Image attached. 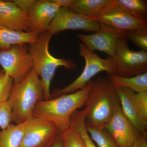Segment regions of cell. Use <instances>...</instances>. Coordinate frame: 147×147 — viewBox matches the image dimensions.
<instances>
[{
  "label": "cell",
  "mask_w": 147,
  "mask_h": 147,
  "mask_svg": "<svg viewBox=\"0 0 147 147\" xmlns=\"http://www.w3.org/2000/svg\"><path fill=\"white\" fill-rule=\"evenodd\" d=\"M119 102L115 88L108 76H98L92 80L91 88L84 105L86 125L104 128Z\"/></svg>",
  "instance_id": "1"
},
{
  "label": "cell",
  "mask_w": 147,
  "mask_h": 147,
  "mask_svg": "<svg viewBox=\"0 0 147 147\" xmlns=\"http://www.w3.org/2000/svg\"><path fill=\"white\" fill-rule=\"evenodd\" d=\"M92 86V80L83 89L63 94L37 103L33 116L52 122L60 133L69 128L70 117L76 110L84 106Z\"/></svg>",
  "instance_id": "2"
},
{
  "label": "cell",
  "mask_w": 147,
  "mask_h": 147,
  "mask_svg": "<svg viewBox=\"0 0 147 147\" xmlns=\"http://www.w3.org/2000/svg\"><path fill=\"white\" fill-rule=\"evenodd\" d=\"M52 36L47 31L40 34L36 40L29 45L32 69L42 81L45 100L52 98L50 86L58 67L62 66L66 69L74 70L77 67L73 61L57 58L50 54L49 45Z\"/></svg>",
  "instance_id": "3"
},
{
  "label": "cell",
  "mask_w": 147,
  "mask_h": 147,
  "mask_svg": "<svg viewBox=\"0 0 147 147\" xmlns=\"http://www.w3.org/2000/svg\"><path fill=\"white\" fill-rule=\"evenodd\" d=\"M44 100L42 81L32 69L22 80L14 83L8 101L12 110L13 122L22 123L33 117L37 103Z\"/></svg>",
  "instance_id": "4"
},
{
  "label": "cell",
  "mask_w": 147,
  "mask_h": 147,
  "mask_svg": "<svg viewBox=\"0 0 147 147\" xmlns=\"http://www.w3.org/2000/svg\"><path fill=\"white\" fill-rule=\"evenodd\" d=\"M79 55L85 59L84 70L80 76L68 86L63 88L53 90L51 92L52 98L83 89L93 77L101 71H105L108 74L116 75V63L113 58L108 57L106 59H102L83 43H79Z\"/></svg>",
  "instance_id": "5"
},
{
  "label": "cell",
  "mask_w": 147,
  "mask_h": 147,
  "mask_svg": "<svg viewBox=\"0 0 147 147\" xmlns=\"http://www.w3.org/2000/svg\"><path fill=\"white\" fill-rule=\"evenodd\" d=\"M113 59L116 63V75L129 77L147 72V51L131 50L126 38L119 40Z\"/></svg>",
  "instance_id": "6"
},
{
  "label": "cell",
  "mask_w": 147,
  "mask_h": 147,
  "mask_svg": "<svg viewBox=\"0 0 147 147\" xmlns=\"http://www.w3.org/2000/svg\"><path fill=\"white\" fill-rule=\"evenodd\" d=\"M0 65L13 83L21 81L32 69L29 45H14L0 50Z\"/></svg>",
  "instance_id": "7"
},
{
  "label": "cell",
  "mask_w": 147,
  "mask_h": 147,
  "mask_svg": "<svg viewBox=\"0 0 147 147\" xmlns=\"http://www.w3.org/2000/svg\"><path fill=\"white\" fill-rule=\"evenodd\" d=\"M90 20L125 32L147 28V21L131 16L111 3L94 15L86 16Z\"/></svg>",
  "instance_id": "8"
},
{
  "label": "cell",
  "mask_w": 147,
  "mask_h": 147,
  "mask_svg": "<svg viewBox=\"0 0 147 147\" xmlns=\"http://www.w3.org/2000/svg\"><path fill=\"white\" fill-rule=\"evenodd\" d=\"M98 24L99 29L98 31L89 35L78 33L76 36L90 50L94 52L97 50L103 52L107 54L108 57L113 58L119 40L126 38L127 32L105 24Z\"/></svg>",
  "instance_id": "9"
},
{
  "label": "cell",
  "mask_w": 147,
  "mask_h": 147,
  "mask_svg": "<svg viewBox=\"0 0 147 147\" xmlns=\"http://www.w3.org/2000/svg\"><path fill=\"white\" fill-rule=\"evenodd\" d=\"M104 128L121 147H131L142 135L125 115L119 102Z\"/></svg>",
  "instance_id": "10"
},
{
  "label": "cell",
  "mask_w": 147,
  "mask_h": 147,
  "mask_svg": "<svg viewBox=\"0 0 147 147\" xmlns=\"http://www.w3.org/2000/svg\"><path fill=\"white\" fill-rule=\"evenodd\" d=\"M99 24L71 10L60 7L48 28L52 35L67 30H80L86 32H97Z\"/></svg>",
  "instance_id": "11"
},
{
  "label": "cell",
  "mask_w": 147,
  "mask_h": 147,
  "mask_svg": "<svg viewBox=\"0 0 147 147\" xmlns=\"http://www.w3.org/2000/svg\"><path fill=\"white\" fill-rule=\"evenodd\" d=\"M59 133L52 122L33 117L29 121L21 147H47Z\"/></svg>",
  "instance_id": "12"
},
{
  "label": "cell",
  "mask_w": 147,
  "mask_h": 147,
  "mask_svg": "<svg viewBox=\"0 0 147 147\" xmlns=\"http://www.w3.org/2000/svg\"><path fill=\"white\" fill-rule=\"evenodd\" d=\"M60 8L52 0H37L28 13V32L40 34L47 31Z\"/></svg>",
  "instance_id": "13"
},
{
  "label": "cell",
  "mask_w": 147,
  "mask_h": 147,
  "mask_svg": "<svg viewBox=\"0 0 147 147\" xmlns=\"http://www.w3.org/2000/svg\"><path fill=\"white\" fill-rule=\"evenodd\" d=\"M0 25L16 30L28 32V14L18 8L13 1L0 0Z\"/></svg>",
  "instance_id": "14"
},
{
  "label": "cell",
  "mask_w": 147,
  "mask_h": 147,
  "mask_svg": "<svg viewBox=\"0 0 147 147\" xmlns=\"http://www.w3.org/2000/svg\"><path fill=\"white\" fill-rule=\"evenodd\" d=\"M115 88L121 108L125 115L140 134H147V121L142 117L135 106L134 101L135 92L124 87Z\"/></svg>",
  "instance_id": "15"
},
{
  "label": "cell",
  "mask_w": 147,
  "mask_h": 147,
  "mask_svg": "<svg viewBox=\"0 0 147 147\" xmlns=\"http://www.w3.org/2000/svg\"><path fill=\"white\" fill-rule=\"evenodd\" d=\"M39 34L16 30L0 25V50H7L14 45L31 44L36 40Z\"/></svg>",
  "instance_id": "16"
},
{
  "label": "cell",
  "mask_w": 147,
  "mask_h": 147,
  "mask_svg": "<svg viewBox=\"0 0 147 147\" xmlns=\"http://www.w3.org/2000/svg\"><path fill=\"white\" fill-rule=\"evenodd\" d=\"M30 119L0 130V147H21Z\"/></svg>",
  "instance_id": "17"
},
{
  "label": "cell",
  "mask_w": 147,
  "mask_h": 147,
  "mask_svg": "<svg viewBox=\"0 0 147 147\" xmlns=\"http://www.w3.org/2000/svg\"><path fill=\"white\" fill-rule=\"evenodd\" d=\"M108 77L115 87H124L135 92L147 91V72L129 77L108 74Z\"/></svg>",
  "instance_id": "18"
},
{
  "label": "cell",
  "mask_w": 147,
  "mask_h": 147,
  "mask_svg": "<svg viewBox=\"0 0 147 147\" xmlns=\"http://www.w3.org/2000/svg\"><path fill=\"white\" fill-rule=\"evenodd\" d=\"M86 115V111L84 109L76 110L69 119V128L79 134L86 147H98L87 131L85 123Z\"/></svg>",
  "instance_id": "19"
},
{
  "label": "cell",
  "mask_w": 147,
  "mask_h": 147,
  "mask_svg": "<svg viewBox=\"0 0 147 147\" xmlns=\"http://www.w3.org/2000/svg\"><path fill=\"white\" fill-rule=\"evenodd\" d=\"M112 3L136 18L147 21V1L145 0H111Z\"/></svg>",
  "instance_id": "20"
},
{
  "label": "cell",
  "mask_w": 147,
  "mask_h": 147,
  "mask_svg": "<svg viewBox=\"0 0 147 147\" xmlns=\"http://www.w3.org/2000/svg\"><path fill=\"white\" fill-rule=\"evenodd\" d=\"M111 3V0H74L69 8L81 15L88 16L97 13Z\"/></svg>",
  "instance_id": "21"
},
{
  "label": "cell",
  "mask_w": 147,
  "mask_h": 147,
  "mask_svg": "<svg viewBox=\"0 0 147 147\" xmlns=\"http://www.w3.org/2000/svg\"><path fill=\"white\" fill-rule=\"evenodd\" d=\"M86 129L93 141L98 147H121L105 128L86 125Z\"/></svg>",
  "instance_id": "22"
},
{
  "label": "cell",
  "mask_w": 147,
  "mask_h": 147,
  "mask_svg": "<svg viewBox=\"0 0 147 147\" xmlns=\"http://www.w3.org/2000/svg\"><path fill=\"white\" fill-rule=\"evenodd\" d=\"M126 38L141 50L147 51V28L127 32Z\"/></svg>",
  "instance_id": "23"
},
{
  "label": "cell",
  "mask_w": 147,
  "mask_h": 147,
  "mask_svg": "<svg viewBox=\"0 0 147 147\" xmlns=\"http://www.w3.org/2000/svg\"><path fill=\"white\" fill-rule=\"evenodd\" d=\"M63 147H86L80 136L71 129L61 133Z\"/></svg>",
  "instance_id": "24"
},
{
  "label": "cell",
  "mask_w": 147,
  "mask_h": 147,
  "mask_svg": "<svg viewBox=\"0 0 147 147\" xmlns=\"http://www.w3.org/2000/svg\"><path fill=\"white\" fill-rule=\"evenodd\" d=\"M13 84V80L0 67V102L8 100Z\"/></svg>",
  "instance_id": "25"
},
{
  "label": "cell",
  "mask_w": 147,
  "mask_h": 147,
  "mask_svg": "<svg viewBox=\"0 0 147 147\" xmlns=\"http://www.w3.org/2000/svg\"><path fill=\"white\" fill-rule=\"evenodd\" d=\"M13 122L12 110L8 100L0 102V128L4 129Z\"/></svg>",
  "instance_id": "26"
},
{
  "label": "cell",
  "mask_w": 147,
  "mask_h": 147,
  "mask_svg": "<svg viewBox=\"0 0 147 147\" xmlns=\"http://www.w3.org/2000/svg\"><path fill=\"white\" fill-rule=\"evenodd\" d=\"M134 101L141 115L147 121V91L134 93Z\"/></svg>",
  "instance_id": "27"
},
{
  "label": "cell",
  "mask_w": 147,
  "mask_h": 147,
  "mask_svg": "<svg viewBox=\"0 0 147 147\" xmlns=\"http://www.w3.org/2000/svg\"><path fill=\"white\" fill-rule=\"evenodd\" d=\"M13 1L18 8L28 13L36 3L37 0H14Z\"/></svg>",
  "instance_id": "28"
},
{
  "label": "cell",
  "mask_w": 147,
  "mask_h": 147,
  "mask_svg": "<svg viewBox=\"0 0 147 147\" xmlns=\"http://www.w3.org/2000/svg\"><path fill=\"white\" fill-rule=\"evenodd\" d=\"M131 147H147V134L140 135Z\"/></svg>",
  "instance_id": "29"
},
{
  "label": "cell",
  "mask_w": 147,
  "mask_h": 147,
  "mask_svg": "<svg viewBox=\"0 0 147 147\" xmlns=\"http://www.w3.org/2000/svg\"><path fill=\"white\" fill-rule=\"evenodd\" d=\"M52 1L59 7L69 8L74 2V0H52Z\"/></svg>",
  "instance_id": "30"
},
{
  "label": "cell",
  "mask_w": 147,
  "mask_h": 147,
  "mask_svg": "<svg viewBox=\"0 0 147 147\" xmlns=\"http://www.w3.org/2000/svg\"><path fill=\"white\" fill-rule=\"evenodd\" d=\"M47 147H63L62 141L61 138V133L54 138Z\"/></svg>",
  "instance_id": "31"
}]
</instances>
